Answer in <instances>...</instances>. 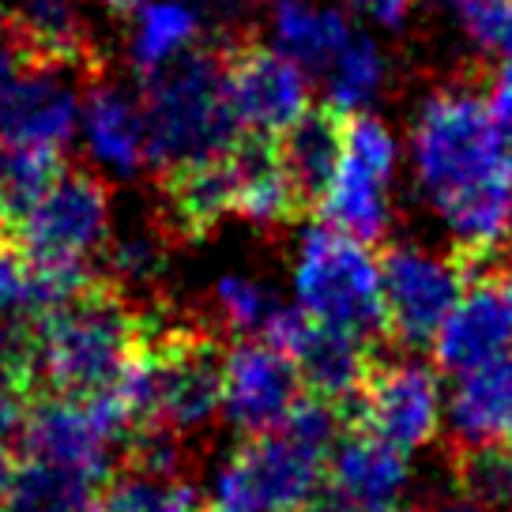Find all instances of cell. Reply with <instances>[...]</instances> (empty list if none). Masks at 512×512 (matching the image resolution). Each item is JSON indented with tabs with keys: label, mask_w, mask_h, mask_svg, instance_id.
Here are the masks:
<instances>
[{
	"label": "cell",
	"mask_w": 512,
	"mask_h": 512,
	"mask_svg": "<svg viewBox=\"0 0 512 512\" xmlns=\"http://www.w3.org/2000/svg\"><path fill=\"white\" fill-rule=\"evenodd\" d=\"M509 128L475 80H448L418 102L411 121V170L430 211L441 219L467 279L494 268L509 238Z\"/></svg>",
	"instance_id": "cell-1"
},
{
	"label": "cell",
	"mask_w": 512,
	"mask_h": 512,
	"mask_svg": "<svg viewBox=\"0 0 512 512\" xmlns=\"http://www.w3.org/2000/svg\"><path fill=\"white\" fill-rule=\"evenodd\" d=\"M144 343L147 317L132 309L125 290L91 283L38 320L31 358L53 392L95 400L125 381Z\"/></svg>",
	"instance_id": "cell-2"
},
{
	"label": "cell",
	"mask_w": 512,
	"mask_h": 512,
	"mask_svg": "<svg viewBox=\"0 0 512 512\" xmlns=\"http://www.w3.org/2000/svg\"><path fill=\"white\" fill-rule=\"evenodd\" d=\"M226 351L208 328L166 324L147 332L140 358L113 388L132 430L162 426L181 437L200 433L223 411Z\"/></svg>",
	"instance_id": "cell-3"
},
{
	"label": "cell",
	"mask_w": 512,
	"mask_h": 512,
	"mask_svg": "<svg viewBox=\"0 0 512 512\" xmlns=\"http://www.w3.org/2000/svg\"><path fill=\"white\" fill-rule=\"evenodd\" d=\"M151 162L162 170L230 155L238 144V117L230 110L226 61L192 49L144 80Z\"/></svg>",
	"instance_id": "cell-4"
},
{
	"label": "cell",
	"mask_w": 512,
	"mask_h": 512,
	"mask_svg": "<svg viewBox=\"0 0 512 512\" xmlns=\"http://www.w3.org/2000/svg\"><path fill=\"white\" fill-rule=\"evenodd\" d=\"M19 253L53 279L61 298L91 287L87 264L102 256L113 234L110 189L87 170H61L19 219H12Z\"/></svg>",
	"instance_id": "cell-5"
},
{
	"label": "cell",
	"mask_w": 512,
	"mask_h": 512,
	"mask_svg": "<svg viewBox=\"0 0 512 512\" xmlns=\"http://www.w3.org/2000/svg\"><path fill=\"white\" fill-rule=\"evenodd\" d=\"M290 287L298 309L320 324L343 328L366 343L388 332L381 260L369 253V241L339 226L317 223L302 230Z\"/></svg>",
	"instance_id": "cell-6"
},
{
	"label": "cell",
	"mask_w": 512,
	"mask_h": 512,
	"mask_svg": "<svg viewBox=\"0 0 512 512\" xmlns=\"http://www.w3.org/2000/svg\"><path fill=\"white\" fill-rule=\"evenodd\" d=\"M328 456L305 445L287 426L256 433L215 475L211 509L223 512H302L313 505Z\"/></svg>",
	"instance_id": "cell-7"
},
{
	"label": "cell",
	"mask_w": 512,
	"mask_h": 512,
	"mask_svg": "<svg viewBox=\"0 0 512 512\" xmlns=\"http://www.w3.org/2000/svg\"><path fill=\"white\" fill-rule=\"evenodd\" d=\"M396 170H400V144L392 128L373 113H351L339 170L317 204L320 219L362 241L384 238L396 219L392 208Z\"/></svg>",
	"instance_id": "cell-8"
},
{
	"label": "cell",
	"mask_w": 512,
	"mask_h": 512,
	"mask_svg": "<svg viewBox=\"0 0 512 512\" xmlns=\"http://www.w3.org/2000/svg\"><path fill=\"white\" fill-rule=\"evenodd\" d=\"M460 256L437 253L418 241H392L381 253V287L388 332L403 347H433L441 324L452 317L467 290Z\"/></svg>",
	"instance_id": "cell-9"
},
{
	"label": "cell",
	"mask_w": 512,
	"mask_h": 512,
	"mask_svg": "<svg viewBox=\"0 0 512 512\" xmlns=\"http://www.w3.org/2000/svg\"><path fill=\"white\" fill-rule=\"evenodd\" d=\"M132 430L125 407L117 396H53L31 407V415L19 430L23 456L38 464H53L64 471H76L87 479L102 482L113 467V448Z\"/></svg>",
	"instance_id": "cell-10"
},
{
	"label": "cell",
	"mask_w": 512,
	"mask_h": 512,
	"mask_svg": "<svg viewBox=\"0 0 512 512\" xmlns=\"http://www.w3.org/2000/svg\"><path fill=\"white\" fill-rule=\"evenodd\" d=\"M441 415H445V400H441L437 369L418 358H392V362L373 358V369L358 392L362 430L377 433L403 452H415L437 437Z\"/></svg>",
	"instance_id": "cell-11"
},
{
	"label": "cell",
	"mask_w": 512,
	"mask_h": 512,
	"mask_svg": "<svg viewBox=\"0 0 512 512\" xmlns=\"http://www.w3.org/2000/svg\"><path fill=\"white\" fill-rule=\"evenodd\" d=\"M226 91L238 128L260 140L283 136L309 110V72L279 46L245 42L226 57Z\"/></svg>",
	"instance_id": "cell-12"
},
{
	"label": "cell",
	"mask_w": 512,
	"mask_h": 512,
	"mask_svg": "<svg viewBox=\"0 0 512 512\" xmlns=\"http://www.w3.org/2000/svg\"><path fill=\"white\" fill-rule=\"evenodd\" d=\"M302 400V373L283 347L268 339H241L226 351L223 415L245 437L283 426Z\"/></svg>",
	"instance_id": "cell-13"
},
{
	"label": "cell",
	"mask_w": 512,
	"mask_h": 512,
	"mask_svg": "<svg viewBox=\"0 0 512 512\" xmlns=\"http://www.w3.org/2000/svg\"><path fill=\"white\" fill-rule=\"evenodd\" d=\"M264 339L283 347L294 358L309 396H320V400H354L366 384L369 369H373V354H369L366 339L351 336L343 328H332V324H320L309 313H302L298 305L294 309L287 305L283 317L275 320V328Z\"/></svg>",
	"instance_id": "cell-14"
},
{
	"label": "cell",
	"mask_w": 512,
	"mask_h": 512,
	"mask_svg": "<svg viewBox=\"0 0 512 512\" xmlns=\"http://www.w3.org/2000/svg\"><path fill=\"white\" fill-rule=\"evenodd\" d=\"M505 354H512V279L482 268L433 339V362L460 377Z\"/></svg>",
	"instance_id": "cell-15"
},
{
	"label": "cell",
	"mask_w": 512,
	"mask_h": 512,
	"mask_svg": "<svg viewBox=\"0 0 512 512\" xmlns=\"http://www.w3.org/2000/svg\"><path fill=\"white\" fill-rule=\"evenodd\" d=\"M83 98L68 68L27 64L0 98V144L61 155L80 132Z\"/></svg>",
	"instance_id": "cell-16"
},
{
	"label": "cell",
	"mask_w": 512,
	"mask_h": 512,
	"mask_svg": "<svg viewBox=\"0 0 512 512\" xmlns=\"http://www.w3.org/2000/svg\"><path fill=\"white\" fill-rule=\"evenodd\" d=\"M83 155L110 177H136L151 162L144 95L136 98L125 83L95 76L80 113Z\"/></svg>",
	"instance_id": "cell-17"
},
{
	"label": "cell",
	"mask_w": 512,
	"mask_h": 512,
	"mask_svg": "<svg viewBox=\"0 0 512 512\" xmlns=\"http://www.w3.org/2000/svg\"><path fill=\"white\" fill-rule=\"evenodd\" d=\"M328 486L343 509L392 512L411 486L407 452L369 430L343 433L328 456Z\"/></svg>",
	"instance_id": "cell-18"
},
{
	"label": "cell",
	"mask_w": 512,
	"mask_h": 512,
	"mask_svg": "<svg viewBox=\"0 0 512 512\" xmlns=\"http://www.w3.org/2000/svg\"><path fill=\"white\" fill-rule=\"evenodd\" d=\"M4 27L27 64L72 72L95 61V31L83 0H12Z\"/></svg>",
	"instance_id": "cell-19"
},
{
	"label": "cell",
	"mask_w": 512,
	"mask_h": 512,
	"mask_svg": "<svg viewBox=\"0 0 512 512\" xmlns=\"http://www.w3.org/2000/svg\"><path fill=\"white\" fill-rule=\"evenodd\" d=\"M159 215L181 241L208 238L226 215H238V177L234 159L219 155L208 162H192L166 170L162 181V208Z\"/></svg>",
	"instance_id": "cell-20"
},
{
	"label": "cell",
	"mask_w": 512,
	"mask_h": 512,
	"mask_svg": "<svg viewBox=\"0 0 512 512\" xmlns=\"http://www.w3.org/2000/svg\"><path fill=\"white\" fill-rule=\"evenodd\" d=\"M448 430L460 448L512 445V354L456 377Z\"/></svg>",
	"instance_id": "cell-21"
},
{
	"label": "cell",
	"mask_w": 512,
	"mask_h": 512,
	"mask_svg": "<svg viewBox=\"0 0 512 512\" xmlns=\"http://www.w3.org/2000/svg\"><path fill=\"white\" fill-rule=\"evenodd\" d=\"M343 140H347V113L332 110H309L279 136V159L287 166L294 189L302 196V204H320V196L328 192L332 177L343 159Z\"/></svg>",
	"instance_id": "cell-22"
},
{
	"label": "cell",
	"mask_w": 512,
	"mask_h": 512,
	"mask_svg": "<svg viewBox=\"0 0 512 512\" xmlns=\"http://www.w3.org/2000/svg\"><path fill=\"white\" fill-rule=\"evenodd\" d=\"M230 159H234V177H238V215L245 223L275 230L298 215L302 196L279 159V147L260 136H249L245 144H234Z\"/></svg>",
	"instance_id": "cell-23"
},
{
	"label": "cell",
	"mask_w": 512,
	"mask_h": 512,
	"mask_svg": "<svg viewBox=\"0 0 512 512\" xmlns=\"http://www.w3.org/2000/svg\"><path fill=\"white\" fill-rule=\"evenodd\" d=\"M272 38L290 61L302 64L305 72L324 76L332 68V61L343 53V46L354 38V27L336 4H324V0H275Z\"/></svg>",
	"instance_id": "cell-24"
},
{
	"label": "cell",
	"mask_w": 512,
	"mask_h": 512,
	"mask_svg": "<svg viewBox=\"0 0 512 512\" xmlns=\"http://www.w3.org/2000/svg\"><path fill=\"white\" fill-rule=\"evenodd\" d=\"M174 230L166 226L159 211L155 215H136L121 223L110 234L106 249H102V260H106V272L117 290H155L159 279L170 268V249H174Z\"/></svg>",
	"instance_id": "cell-25"
},
{
	"label": "cell",
	"mask_w": 512,
	"mask_h": 512,
	"mask_svg": "<svg viewBox=\"0 0 512 512\" xmlns=\"http://www.w3.org/2000/svg\"><path fill=\"white\" fill-rule=\"evenodd\" d=\"M128 31V64L140 76H155L177 57L196 49L200 38V12L189 0H147L140 12H132Z\"/></svg>",
	"instance_id": "cell-26"
},
{
	"label": "cell",
	"mask_w": 512,
	"mask_h": 512,
	"mask_svg": "<svg viewBox=\"0 0 512 512\" xmlns=\"http://www.w3.org/2000/svg\"><path fill=\"white\" fill-rule=\"evenodd\" d=\"M57 305L49 279L23 253L0 249V343L31 347L38 320Z\"/></svg>",
	"instance_id": "cell-27"
},
{
	"label": "cell",
	"mask_w": 512,
	"mask_h": 512,
	"mask_svg": "<svg viewBox=\"0 0 512 512\" xmlns=\"http://www.w3.org/2000/svg\"><path fill=\"white\" fill-rule=\"evenodd\" d=\"M388 72H392V61L381 49V42L369 34H354L332 61V68L320 76L324 91H328V106L347 117L366 113V106H373L388 87Z\"/></svg>",
	"instance_id": "cell-28"
},
{
	"label": "cell",
	"mask_w": 512,
	"mask_h": 512,
	"mask_svg": "<svg viewBox=\"0 0 512 512\" xmlns=\"http://www.w3.org/2000/svg\"><path fill=\"white\" fill-rule=\"evenodd\" d=\"M98 482L53 464L23 460L0 512H91Z\"/></svg>",
	"instance_id": "cell-29"
},
{
	"label": "cell",
	"mask_w": 512,
	"mask_h": 512,
	"mask_svg": "<svg viewBox=\"0 0 512 512\" xmlns=\"http://www.w3.org/2000/svg\"><path fill=\"white\" fill-rule=\"evenodd\" d=\"M91 512H200V494L185 475L125 467L98 490Z\"/></svg>",
	"instance_id": "cell-30"
},
{
	"label": "cell",
	"mask_w": 512,
	"mask_h": 512,
	"mask_svg": "<svg viewBox=\"0 0 512 512\" xmlns=\"http://www.w3.org/2000/svg\"><path fill=\"white\" fill-rule=\"evenodd\" d=\"M211 305L223 317V324L238 336H268L275 328V320L283 317L287 305L279 302L272 283L256 279L249 272H226L215 279L211 290Z\"/></svg>",
	"instance_id": "cell-31"
},
{
	"label": "cell",
	"mask_w": 512,
	"mask_h": 512,
	"mask_svg": "<svg viewBox=\"0 0 512 512\" xmlns=\"http://www.w3.org/2000/svg\"><path fill=\"white\" fill-rule=\"evenodd\" d=\"M452 479L460 497L482 512H509L512 509V445H479L460 448Z\"/></svg>",
	"instance_id": "cell-32"
},
{
	"label": "cell",
	"mask_w": 512,
	"mask_h": 512,
	"mask_svg": "<svg viewBox=\"0 0 512 512\" xmlns=\"http://www.w3.org/2000/svg\"><path fill=\"white\" fill-rule=\"evenodd\" d=\"M61 170V155H53V151L0 144V211H4L8 226L31 208Z\"/></svg>",
	"instance_id": "cell-33"
},
{
	"label": "cell",
	"mask_w": 512,
	"mask_h": 512,
	"mask_svg": "<svg viewBox=\"0 0 512 512\" xmlns=\"http://www.w3.org/2000/svg\"><path fill=\"white\" fill-rule=\"evenodd\" d=\"M34 358L31 347L0 343V437L23 430L34 407Z\"/></svg>",
	"instance_id": "cell-34"
},
{
	"label": "cell",
	"mask_w": 512,
	"mask_h": 512,
	"mask_svg": "<svg viewBox=\"0 0 512 512\" xmlns=\"http://www.w3.org/2000/svg\"><path fill=\"white\" fill-rule=\"evenodd\" d=\"M460 19L464 34L479 49L509 53L512 49V0H441Z\"/></svg>",
	"instance_id": "cell-35"
},
{
	"label": "cell",
	"mask_w": 512,
	"mask_h": 512,
	"mask_svg": "<svg viewBox=\"0 0 512 512\" xmlns=\"http://www.w3.org/2000/svg\"><path fill=\"white\" fill-rule=\"evenodd\" d=\"M411 4L415 0H343V8L354 12L358 19H369L377 27H403V19L411 16Z\"/></svg>",
	"instance_id": "cell-36"
},
{
	"label": "cell",
	"mask_w": 512,
	"mask_h": 512,
	"mask_svg": "<svg viewBox=\"0 0 512 512\" xmlns=\"http://www.w3.org/2000/svg\"><path fill=\"white\" fill-rule=\"evenodd\" d=\"M490 102H494L497 117L505 121V128H512V49L509 53H501L494 87H490Z\"/></svg>",
	"instance_id": "cell-37"
},
{
	"label": "cell",
	"mask_w": 512,
	"mask_h": 512,
	"mask_svg": "<svg viewBox=\"0 0 512 512\" xmlns=\"http://www.w3.org/2000/svg\"><path fill=\"white\" fill-rule=\"evenodd\" d=\"M19 61H23V53H19V46L12 42L8 27H0V98L8 95L12 80L19 76Z\"/></svg>",
	"instance_id": "cell-38"
},
{
	"label": "cell",
	"mask_w": 512,
	"mask_h": 512,
	"mask_svg": "<svg viewBox=\"0 0 512 512\" xmlns=\"http://www.w3.org/2000/svg\"><path fill=\"white\" fill-rule=\"evenodd\" d=\"M16 460H12V452L4 445V437H0V509H4V501H8V490H12V482H16Z\"/></svg>",
	"instance_id": "cell-39"
},
{
	"label": "cell",
	"mask_w": 512,
	"mask_h": 512,
	"mask_svg": "<svg viewBox=\"0 0 512 512\" xmlns=\"http://www.w3.org/2000/svg\"><path fill=\"white\" fill-rule=\"evenodd\" d=\"M422 512H482L479 505H471L467 497H456V501H437V505H426Z\"/></svg>",
	"instance_id": "cell-40"
},
{
	"label": "cell",
	"mask_w": 512,
	"mask_h": 512,
	"mask_svg": "<svg viewBox=\"0 0 512 512\" xmlns=\"http://www.w3.org/2000/svg\"><path fill=\"white\" fill-rule=\"evenodd\" d=\"M102 8H110V12H140L147 0H98Z\"/></svg>",
	"instance_id": "cell-41"
},
{
	"label": "cell",
	"mask_w": 512,
	"mask_h": 512,
	"mask_svg": "<svg viewBox=\"0 0 512 512\" xmlns=\"http://www.w3.org/2000/svg\"><path fill=\"white\" fill-rule=\"evenodd\" d=\"M189 4L196 8V12H219L226 0H189Z\"/></svg>",
	"instance_id": "cell-42"
},
{
	"label": "cell",
	"mask_w": 512,
	"mask_h": 512,
	"mask_svg": "<svg viewBox=\"0 0 512 512\" xmlns=\"http://www.w3.org/2000/svg\"><path fill=\"white\" fill-rule=\"evenodd\" d=\"M302 512H339L336 505H332V509H328V505H305Z\"/></svg>",
	"instance_id": "cell-43"
},
{
	"label": "cell",
	"mask_w": 512,
	"mask_h": 512,
	"mask_svg": "<svg viewBox=\"0 0 512 512\" xmlns=\"http://www.w3.org/2000/svg\"><path fill=\"white\" fill-rule=\"evenodd\" d=\"M509 185H512V151H509ZM509 241H512V208H509Z\"/></svg>",
	"instance_id": "cell-44"
},
{
	"label": "cell",
	"mask_w": 512,
	"mask_h": 512,
	"mask_svg": "<svg viewBox=\"0 0 512 512\" xmlns=\"http://www.w3.org/2000/svg\"><path fill=\"white\" fill-rule=\"evenodd\" d=\"M4 226H8V219H4V211H0V234H4Z\"/></svg>",
	"instance_id": "cell-45"
},
{
	"label": "cell",
	"mask_w": 512,
	"mask_h": 512,
	"mask_svg": "<svg viewBox=\"0 0 512 512\" xmlns=\"http://www.w3.org/2000/svg\"><path fill=\"white\" fill-rule=\"evenodd\" d=\"M208 512H223V509H208Z\"/></svg>",
	"instance_id": "cell-46"
}]
</instances>
